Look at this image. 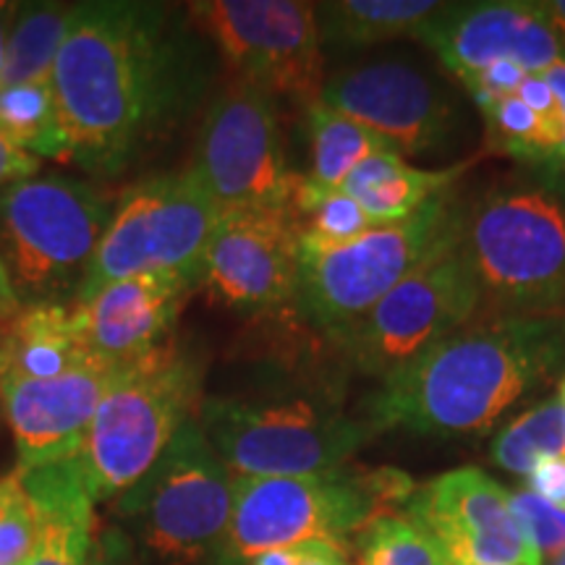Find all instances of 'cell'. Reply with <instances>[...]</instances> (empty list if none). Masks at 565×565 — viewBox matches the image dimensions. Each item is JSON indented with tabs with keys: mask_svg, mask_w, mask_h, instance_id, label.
I'll list each match as a JSON object with an SVG mask.
<instances>
[{
	"mask_svg": "<svg viewBox=\"0 0 565 565\" xmlns=\"http://www.w3.org/2000/svg\"><path fill=\"white\" fill-rule=\"evenodd\" d=\"M17 471L38 521V536L26 565H87L100 524L76 458Z\"/></svg>",
	"mask_w": 565,
	"mask_h": 565,
	"instance_id": "obj_20",
	"label": "cell"
},
{
	"mask_svg": "<svg viewBox=\"0 0 565 565\" xmlns=\"http://www.w3.org/2000/svg\"><path fill=\"white\" fill-rule=\"evenodd\" d=\"M461 168L427 171L416 168L404 154L385 150L366 158L343 181V192L377 225L401 223L454 186Z\"/></svg>",
	"mask_w": 565,
	"mask_h": 565,
	"instance_id": "obj_22",
	"label": "cell"
},
{
	"mask_svg": "<svg viewBox=\"0 0 565 565\" xmlns=\"http://www.w3.org/2000/svg\"><path fill=\"white\" fill-rule=\"evenodd\" d=\"M416 490L393 466L345 463L303 477H233L228 532L212 565H249L301 542L345 545L372 521L401 513Z\"/></svg>",
	"mask_w": 565,
	"mask_h": 565,
	"instance_id": "obj_3",
	"label": "cell"
},
{
	"mask_svg": "<svg viewBox=\"0 0 565 565\" xmlns=\"http://www.w3.org/2000/svg\"><path fill=\"white\" fill-rule=\"evenodd\" d=\"M479 315L482 294L458 246L456 231L450 242L429 254L362 320L330 341L349 366L383 383Z\"/></svg>",
	"mask_w": 565,
	"mask_h": 565,
	"instance_id": "obj_11",
	"label": "cell"
},
{
	"mask_svg": "<svg viewBox=\"0 0 565 565\" xmlns=\"http://www.w3.org/2000/svg\"><path fill=\"white\" fill-rule=\"evenodd\" d=\"M404 513L440 542L454 565H542L508 490L477 466L416 484Z\"/></svg>",
	"mask_w": 565,
	"mask_h": 565,
	"instance_id": "obj_15",
	"label": "cell"
},
{
	"mask_svg": "<svg viewBox=\"0 0 565 565\" xmlns=\"http://www.w3.org/2000/svg\"><path fill=\"white\" fill-rule=\"evenodd\" d=\"M353 550L356 565H454L440 542L404 511L364 526Z\"/></svg>",
	"mask_w": 565,
	"mask_h": 565,
	"instance_id": "obj_29",
	"label": "cell"
},
{
	"mask_svg": "<svg viewBox=\"0 0 565 565\" xmlns=\"http://www.w3.org/2000/svg\"><path fill=\"white\" fill-rule=\"evenodd\" d=\"M74 6L21 3L13 9V24L6 42V63L0 87L51 82L55 58L66 40Z\"/></svg>",
	"mask_w": 565,
	"mask_h": 565,
	"instance_id": "obj_25",
	"label": "cell"
},
{
	"mask_svg": "<svg viewBox=\"0 0 565 565\" xmlns=\"http://www.w3.org/2000/svg\"><path fill=\"white\" fill-rule=\"evenodd\" d=\"M547 565H565V550L557 557H553V561H547Z\"/></svg>",
	"mask_w": 565,
	"mask_h": 565,
	"instance_id": "obj_43",
	"label": "cell"
},
{
	"mask_svg": "<svg viewBox=\"0 0 565 565\" xmlns=\"http://www.w3.org/2000/svg\"><path fill=\"white\" fill-rule=\"evenodd\" d=\"M461 215V200L448 189L406 221L374 225L349 244L315 246L299 238L296 309L317 330L335 338L450 242Z\"/></svg>",
	"mask_w": 565,
	"mask_h": 565,
	"instance_id": "obj_8",
	"label": "cell"
},
{
	"mask_svg": "<svg viewBox=\"0 0 565 565\" xmlns=\"http://www.w3.org/2000/svg\"><path fill=\"white\" fill-rule=\"evenodd\" d=\"M479 110L484 116L492 150L555 175L563 137L550 129L519 95L500 97Z\"/></svg>",
	"mask_w": 565,
	"mask_h": 565,
	"instance_id": "obj_27",
	"label": "cell"
},
{
	"mask_svg": "<svg viewBox=\"0 0 565 565\" xmlns=\"http://www.w3.org/2000/svg\"><path fill=\"white\" fill-rule=\"evenodd\" d=\"M296 212H221L204 257L202 286L223 307L273 315L294 303L299 286Z\"/></svg>",
	"mask_w": 565,
	"mask_h": 565,
	"instance_id": "obj_16",
	"label": "cell"
},
{
	"mask_svg": "<svg viewBox=\"0 0 565 565\" xmlns=\"http://www.w3.org/2000/svg\"><path fill=\"white\" fill-rule=\"evenodd\" d=\"M0 131L38 160L71 158L51 82L0 87Z\"/></svg>",
	"mask_w": 565,
	"mask_h": 565,
	"instance_id": "obj_26",
	"label": "cell"
},
{
	"mask_svg": "<svg viewBox=\"0 0 565 565\" xmlns=\"http://www.w3.org/2000/svg\"><path fill=\"white\" fill-rule=\"evenodd\" d=\"M414 40L429 47L461 82L498 61L519 63L526 74H545L563 61L561 45L536 3L524 0L445 3Z\"/></svg>",
	"mask_w": 565,
	"mask_h": 565,
	"instance_id": "obj_17",
	"label": "cell"
},
{
	"mask_svg": "<svg viewBox=\"0 0 565 565\" xmlns=\"http://www.w3.org/2000/svg\"><path fill=\"white\" fill-rule=\"evenodd\" d=\"M217 221L221 207L194 168L137 181L113 210L74 303L89 301L110 282L145 273H179L202 286Z\"/></svg>",
	"mask_w": 565,
	"mask_h": 565,
	"instance_id": "obj_10",
	"label": "cell"
},
{
	"mask_svg": "<svg viewBox=\"0 0 565 565\" xmlns=\"http://www.w3.org/2000/svg\"><path fill=\"white\" fill-rule=\"evenodd\" d=\"M194 173L221 212H294L301 175L286 158L278 100L233 79L210 103Z\"/></svg>",
	"mask_w": 565,
	"mask_h": 565,
	"instance_id": "obj_13",
	"label": "cell"
},
{
	"mask_svg": "<svg viewBox=\"0 0 565 565\" xmlns=\"http://www.w3.org/2000/svg\"><path fill=\"white\" fill-rule=\"evenodd\" d=\"M249 565H301V555H299V547L270 550V553L252 557Z\"/></svg>",
	"mask_w": 565,
	"mask_h": 565,
	"instance_id": "obj_41",
	"label": "cell"
},
{
	"mask_svg": "<svg viewBox=\"0 0 565 565\" xmlns=\"http://www.w3.org/2000/svg\"><path fill=\"white\" fill-rule=\"evenodd\" d=\"M186 19L236 71L238 82L278 103L301 105V110L320 100L328 76L315 3L202 0L189 6Z\"/></svg>",
	"mask_w": 565,
	"mask_h": 565,
	"instance_id": "obj_12",
	"label": "cell"
},
{
	"mask_svg": "<svg viewBox=\"0 0 565 565\" xmlns=\"http://www.w3.org/2000/svg\"><path fill=\"white\" fill-rule=\"evenodd\" d=\"M40 173V160L34 154L24 152L19 145L0 131V192L11 183L32 179Z\"/></svg>",
	"mask_w": 565,
	"mask_h": 565,
	"instance_id": "obj_36",
	"label": "cell"
},
{
	"mask_svg": "<svg viewBox=\"0 0 565 565\" xmlns=\"http://www.w3.org/2000/svg\"><path fill=\"white\" fill-rule=\"evenodd\" d=\"M38 521L19 471L0 477V565H26L34 550Z\"/></svg>",
	"mask_w": 565,
	"mask_h": 565,
	"instance_id": "obj_30",
	"label": "cell"
},
{
	"mask_svg": "<svg viewBox=\"0 0 565 565\" xmlns=\"http://www.w3.org/2000/svg\"><path fill=\"white\" fill-rule=\"evenodd\" d=\"M320 103L391 141L401 154H427L456 139L458 110L450 92L412 58L383 55L330 74Z\"/></svg>",
	"mask_w": 565,
	"mask_h": 565,
	"instance_id": "obj_14",
	"label": "cell"
},
{
	"mask_svg": "<svg viewBox=\"0 0 565 565\" xmlns=\"http://www.w3.org/2000/svg\"><path fill=\"white\" fill-rule=\"evenodd\" d=\"M196 288L200 282L179 273L134 275L74 303L76 324L100 362L129 364L171 341L181 307Z\"/></svg>",
	"mask_w": 565,
	"mask_h": 565,
	"instance_id": "obj_19",
	"label": "cell"
},
{
	"mask_svg": "<svg viewBox=\"0 0 565 565\" xmlns=\"http://www.w3.org/2000/svg\"><path fill=\"white\" fill-rule=\"evenodd\" d=\"M124 364H97L51 380H0V404L17 443L19 469L79 454L105 391Z\"/></svg>",
	"mask_w": 565,
	"mask_h": 565,
	"instance_id": "obj_18",
	"label": "cell"
},
{
	"mask_svg": "<svg viewBox=\"0 0 565 565\" xmlns=\"http://www.w3.org/2000/svg\"><path fill=\"white\" fill-rule=\"evenodd\" d=\"M233 475L192 416L131 490L113 500L137 542L166 565L212 563L228 532Z\"/></svg>",
	"mask_w": 565,
	"mask_h": 565,
	"instance_id": "obj_9",
	"label": "cell"
},
{
	"mask_svg": "<svg viewBox=\"0 0 565 565\" xmlns=\"http://www.w3.org/2000/svg\"><path fill=\"white\" fill-rule=\"evenodd\" d=\"M299 555L301 565H349V545H335V542H301Z\"/></svg>",
	"mask_w": 565,
	"mask_h": 565,
	"instance_id": "obj_37",
	"label": "cell"
},
{
	"mask_svg": "<svg viewBox=\"0 0 565 565\" xmlns=\"http://www.w3.org/2000/svg\"><path fill=\"white\" fill-rule=\"evenodd\" d=\"M19 309H21V303L17 299V294H13V286L9 280V273H6V267H3V259H0V322L11 320Z\"/></svg>",
	"mask_w": 565,
	"mask_h": 565,
	"instance_id": "obj_40",
	"label": "cell"
},
{
	"mask_svg": "<svg viewBox=\"0 0 565 565\" xmlns=\"http://www.w3.org/2000/svg\"><path fill=\"white\" fill-rule=\"evenodd\" d=\"M437 0H333L315 3L322 51L353 53L416 38L429 19L443 11Z\"/></svg>",
	"mask_w": 565,
	"mask_h": 565,
	"instance_id": "obj_23",
	"label": "cell"
},
{
	"mask_svg": "<svg viewBox=\"0 0 565 565\" xmlns=\"http://www.w3.org/2000/svg\"><path fill=\"white\" fill-rule=\"evenodd\" d=\"M526 71L513 61H498L492 66H487L479 74L469 76L461 84L466 87V92L471 95V100L477 103V108H484L487 103L500 100V97L515 95L519 84L526 79Z\"/></svg>",
	"mask_w": 565,
	"mask_h": 565,
	"instance_id": "obj_32",
	"label": "cell"
},
{
	"mask_svg": "<svg viewBox=\"0 0 565 565\" xmlns=\"http://www.w3.org/2000/svg\"><path fill=\"white\" fill-rule=\"evenodd\" d=\"M545 79L553 84L557 103H561V110H563V145H561V158H557L555 175H565V61L555 63L553 68H547Z\"/></svg>",
	"mask_w": 565,
	"mask_h": 565,
	"instance_id": "obj_39",
	"label": "cell"
},
{
	"mask_svg": "<svg viewBox=\"0 0 565 565\" xmlns=\"http://www.w3.org/2000/svg\"><path fill=\"white\" fill-rule=\"evenodd\" d=\"M87 565H139L137 542L124 526H97Z\"/></svg>",
	"mask_w": 565,
	"mask_h": 565,
	"instance_id": "obj_33",
	"label": "cell"
},
{
	"mask_svg": "<svg viewBox=\"0 0 565 565\" xmlns=\"http://www.w3.org/2000/svg\"><path fill=\"white\" fill-rule=\"evenodd\" d=\"M202 374L200 359L173 338L118 370L74 456L95 503L131 490L196 416Z\"/></svg>",
	"mask_w": 565,
	"mask_h": 565,
	"instance_id": "obj_5",
	"label": "cell"
},
{
	"mask_svg": "<svg viewBox=\"0 0 565 565\" xmlns=\"http://www.w3.org/2000/svg\"><path fill=\"white\" fill-rule=\"evenodd\" d=\"M303 121L309 139V173L303 181L315 189H341L353 168L366 158L393 150L385 137L320 100L303 110Z\"/></svg>",
	"mask_w": 565,
	"mask_h": 565,
	"instance_id": "obj_24",
	"label": "cell"
},
{
	"mask_svg": "<svg viewBox=\"0 0 565 565\" xmlns=\"http://www.w3.org/2000/svg\"><path fill=\"white\" fill-rule=\"evenodd\" d=\"M536 11L542 13V19H545L550 30H553L565 61V0H540V3H536Z\"/></svg>",
	"mask_w": 565,
	"mask_h": 565,
	"instance_id": "obj_38",
	"label": "cell"
},
{
	"mask_svg": "<svg viewBox=\"0 0 565 565\" xmlns=\"http://www.w3.org/2000/svg\"><path fill=\"white\" fill-rule=\"evenodd\" d=\"M196 422L233 477L322 475L349 463L377 435L364 416L307 395H210Z\"/></svg>",
	"mask_w": 565,
	"mask_h": 565,
	"instance_id": "obj_7",
	"label": "cell"
},
{
	"mask_svg": "<svg viewBox=\"0 0 565 565\" xmlns=\"http://www.w3.org/2000/svg\"><path fill=\"white\" fill-rule=\"evenodd\" d=\"M526 490L547 503L565 508V458H545L536 463L526 477Z\"/></svg>",
	"mask_w": 565,
	"mask_h": 565,
	"instance_id": "obj_35",
	"label": "cell"
},
{
	"mask_svg": "<svg viewBox=\"0 0 565 565\" xmlns=\"http://www.w3.org/2000/svg\"><path fill=\"white\" fill-rule=\"evenodd\" d=\"M207 84V51L166 6H74L51 74L68 160L92 173H121L202 100Z\"/></svg>",
	"mask_w": 565,
	"mask_h": 565,
	"instance_id": "obj_1",
	"label": "cell"
},
{
	"mask_svg": "<svg viewBox=\"0 0 565 565\" xmlns=\"http://www.w3.org/2000/svg\"><path fill=\"white\" fill-rule=\"evenodd\" d=\"M13 19V11L9 6L0 3V79H3V63H6V42H9V21Z\"/></svg>",
	"mask_w": 565,
	"mask_h": 565,
	"instance_id": "obj_42",
	"label": "cell"
},
{
	"mask_svg": "<svg viewBox=\"0 0 565 565\" xmlns=\"http://www.w3.org/2000/svg\"><path fill=\"white\" fill-rule=\"evenodd\" d=\"M490 456L515 477H529L545 458H565V406L547 398L515 416L492 440Z\"/></svg>",
	"mask_w": 565,
	"mask_h": 565,
	"instance_id": "obj_28",
	"label": "cell"
},
{
	"mask_svg": "<svg viewBox=\"0 0 565 565\" xmlns=\"http://www.w3.org/2000/svg\"><path fill=\"white\" fill-rule=\"evenodd\" d=\"M458 246L484 317L565 315V189L555 179L490 189L463 207Z\"/></svg>",
	"mask_w": 565,
	"mask_h": 565,
	"instance_id": "obj_4",
	"label": "cell"
},
{
	"mask_svg": "<svg viewBox=\"0 0 565 565\" xmlns=\"http://www.w3.org/2000/svg\"><path fill=\"white\" fill-rule=\"evenodd\" d=\"M515 95H519L521 100L550 126V129H555L563 137V110L561 103H557L553 84L545 79V74H529L526 79L519 84Z\"/></svg>",
	"mask_w": 565,
	"mask_h": 565,
	"instance_id": "obj_34",
	"label": "cell"
},
{
	"mask_svg": "<svg viewBox=\"0 0 565 565\" xmlns=\"http://www.w3.org/2000/svg\"><path fill=\"white\" fill-rule=\"evenodd\" d=\"M557 401L565 406V377L561 380V391H557Z\"/></svg>",
	"mask_w": 565,
	"mask_h": 565,
	"instance_id": "obj_44",
	"label": "cell"
},
{
	"mask_svg": "<svg viewBox=\"0 0 565 565\" xmlns=\"http://www.w3.org/2000/svg\"><path fill=\"white\" fill-rule=\"evenodd\" d=\"M508 498H511L515 519L524 526L529 540L534 542L540 557L553 561L561 555L565 550V508L547 503L529 490L508 492Z\"/></svg>",
	"mask_w": 565,
	"mask_h": 565,
	"instance_id": "obj_31",
	"label": "cell"
},
{
	"mask_svg": "<svg viewBox=\"0 0 565 565\" xmlns=\"http://www.w3.org/2000/svg\"><path fill=\"white\" fill-rule=\"evenodd\" d=\"M563 364L565 315L477 317L383 380L362 416L374 433L484 435Z\"/></svg>",
	"mask_w": 565,
	"mask_h": 565,
	"instance_id": "obj_2",
	"label": "cell"
},
{
	"mask_svg": "<svg viewBox=\"0 0 565 565\" xmlns=\"http://www.w3.org/2000/svg\"><path fill=\"white\" fill-rule=\"evenodd\" d=\"M100 362L76 324L74 303L21 307L0 322V380H51Z\"/></svg>",
	"mask_w": 565,
	"mask_h": 565,
	"instance_id": "obj_21",
	"label": "cell"
},
{
	"mask_svg": "<svg viewBox=\"0 0 565 565\" xmlns=\"http://www.w3.org/2000/svg\"><path fill=\"white\" fill-rule=\"evenodd\" d=\"M113 210L97 183L58 173L0 192V259L21 307L76 301Z\"/></svg>",
	"mask_w": 565,
	"mask_h": 565,
	"instance_id": "obj_6",
	"label": "cell"
}]
</instances>
